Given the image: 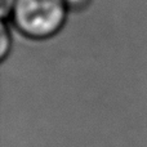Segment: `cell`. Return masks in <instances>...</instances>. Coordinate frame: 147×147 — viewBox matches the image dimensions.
Listing matches in <instances>:
<instances>
[{
    "mask_svg": "<svg viewBox=\"0 0 147 147\" xmlns=\"http://www.w3.org/2000/svg\"><path fill=\"white\" fill-rule=\"evenodd\" d=\"M17 0H0V16L1 20L8 21Z\"/></svg>",
    "mask_w": 147,
    "mask_h": 147,
    "instance_id": "obj_4",
    "label": "cell"
},
{
    "mask_svg": "<svg viewBox=\"0 0 147 147\" xmlns=\"http://www.w3.org/2000/svg\"><path fill=\"white\" fill-rule=\"evenodd\" d=\"M65 4L67 5L69 10L74 12H79V10H84L92 4L93 0H63Z\"/></svg>",
    "mask_w": 147,
    "mask_h": 147,
    "instance_id": "obj_3",
    "label": "cell"
},
{
    "mask_svg": "<svg viewBox=\"0 0 147 147\" xmlns=\"http://www.w3.org/2000/svg\"><path fill=\"white\" fill-rule=\"evenodd\" d=\"M10 48H12V35L9 31L8 21L1 20V25H0V58L1 61L7 58Z\"/></svg>",
    "mask_w": 147,
    "mask_h": 147,
    "instance_id": "obj_2",
    "label": "cell"
},
{
    "mask_svg": "<svg viewBox=\"0 0 147 147\" xmlns=\"http://www.w3.org/2000/svg\"><path fill=\"white\" fill-rule=\"evenodd\" d=\"M69 12L63 0H17L9 21L26 38L45 40L63 28Z\"/></svg>",
    "mask_w": 147,
    "mask_h": 147,
    "instance_id": "obj_1",
    "label": "cell"
}]
</instances>
